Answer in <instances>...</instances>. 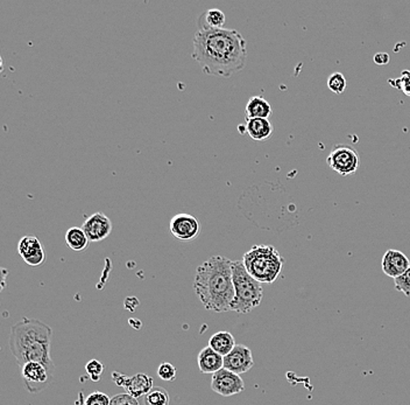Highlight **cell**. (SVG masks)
<instances>
[{"instance_id":"cell-1","label":"cell","mask_w":410,"mask_h":405,"mask_svg":"<svg viewBox=\"0 0 410 405\" xmlns=\"http://www.w3.org/2000/svg\"><path fill=\"white\" fill-rule=\"evenodd\" d=\"M193 43V59L209 76L231 78L245 68L247 43L235 29H198Z\"/></svg>"},{"instance_id":"cell-29","label":"cell","mask_w":410,"mask_h":405,"mask_svg":"<svg viewBox=\"0 0 410 405\" xmlns=\"http://www.w3.org/2000/svg\"><path fill=\"white\" fill-rule=\"evenodd\" d=\"M373 61L378 66H387L389 64V61H390V57L387 53H376L374 57H373Z\"/></svg>"},{"instance_id":"cell-17","label":"cell","mask_w":410,"mask_h":405,"mask_svg":"<svg viewBox=\"0 0 410 405\" xmlns=\"http://www.w3.org/2000/svg\"><path fill=\"white\" fill-rule=\"evenodd\" d=\"M245 110L247 120H253V118L268 120L272 113H273L270 102L261 97V96H253V97H251L247 104H246Z\"/></svg>"},{"instance_id":"cell-27","label":"cell","mask_w":410,"mask_h":405,"mask_svg":"<svg viewBox=\"0 0 410 405\" xmlns=\"http://www.w3.org/2000/svg\"><path fill=\"white\" fill-rule=\"evenodd\" d=\"M111 398L101 391H94L85 398V405H110Z\"/></svg>"},{"instance_id":"cell-16","label":"cell","mask_w":410,"mask_h":405,"mask_svg":"<svg viewBox=\"0 0 410 405\" xmlns=\"http://www.w3.org/2000/svg\"><path fill=\"white\" fill-rule=\"evenodd\" d=\"M273 130L274 127L270 120H265V118L247 120V123H246V134H249L253 141H266L272 136Z\"/></svg>"},{"instance_id":"cell-8","label":"cell","mask_w":410,"mask_h":405,"mask_svg":"<svg viewBox=\"0 0 410 405\" xmlns=\"http://www.w3.org/2000/svg\"><path fill=\"white\" fill-rule=\"evenodd\" d=\"M211 389L216 394L224 396V397H230V396L240 394L245 390V383H244L240 375L223 368L212 375Z\"/></svg>"},{"instance_id":"cell-7","label":"cell","mask_w":410,"mask_h":405,"mask_svg":"<svg viewBox=\"0 0 410 405\" xmlns=\"http://www.w3.org/2000/svg\"><path fill=\"white\" fill-rule=\"evenodd\" d=\"M55 371L41 362H27L22 367V376L26 390L39 394L45 390L54 378Z\"/></svg>"},{"instance_id":"cell-2","label":"cell","mask_w":410,"mask_h":405,"mask_svg":"<svg viewBox=\"0 0 410 405\" xmlns=\"http://www.w3.org/2000/svg\"><path fill=\"white\" fill-rule=\"evenodd\" d=\"M232 264L233 261L224 256H212L197 268L193 291L205 310L216 313L231 311L235 299Z\"/></svg>"},{"instance_id":"cell-22","label":"cell","mask_w":410,"mask_h":405,"mask_svg":"<svg viewBox=\"0 0 410 405\" xmlns=\"http://www.w3.org/2000/svg\"><path fill=\"white\" fill-rule=\"evenodd\" d=\"M328 88L336 94V95H342L347 88V80L345 78L342 73H333L330 75L328 78Z\"/></svg>"},{"instance_id":"cell-15","label":"cell","mask_w":410,"mask_h":405,"mask_svg":"<svg viewBox=\"0 0 410 405\" xmlns=\"http://www.w3.org/2000/svg\"><path fill=\"white\" fill-rule=\"evenodd\" d=\"M197 363H198L200 373L214 375L224 368V356L214 352V349L207 346L202 349L197 356Z\"/></svg>"},{"instance_id":"cell-25","label":"cell","mask_w":410,"mask_h":405,"mask_svg":"<svg viewBox=\"0 0 410 405\" xmlns=\"http://www.w3.org/2000/svg\"><path fill=\"white\" fill-rule=\"evenodd\" d=\"M158 376L166 382H174L177 377V369L170 362H162L158 368Z\"/></svg>"},{"instance_id":"cell-9","label":"cell","mask_w":410,"mask_h":405,"mask_svg":"<svg viewBox=\"0 0 410 405\" xmlns=\"http://www.w3.org/2000/svg\"><path fill=\"white\" fill-rule=\"evenodd\" d=\"M169 230L177 240L193 241L200 236V223L190 214H177L170 220Z\"/></svg>"},{"instance_id":"cell-23","label":"cell","mask_w":410,"mask_h":405,"mask_svg":"<svg viewBox=\"0 0 410 405\" xmlns=\"http://www.w3.org/2000/svg\"><path fill=\"white\" fill-rule=\"evenodd\" d=\"M389 85H392L393 88L401 90L404 95L410 97V71H401V76L397 78H389Z\"/></svg>"},{"instance_id":"cell-26","label":"cell","mask_w":410,"mask_h":405,"mask_svg":"<svg viewBox=\"0 0 410 405\" xmlns=\"http://www.w3.org/2000/svg\"><path fill=\"white\" fill-rule=\"evenodd\" d=\"M394 287L397 292L410 297V268L403 275L394 279Z\"/></svg>"},{"instance_id":"cell-28","label":"cell","mask_w":410,"mask_h":405,"mask_svg":"<svg viewBox=\"0 0 410 405\" xmlns=\"http://www.w3.org/2000/svg\"><path fill=\"white\" fill-rule=\"evenodd\" d=\"M110 405H140L137 398L132 397L129 394H118L111 398Z\"/></svg>"},{"instance_id":"cell-12","label":"cell","mask_w":410,"mask_h":405,"mask_svg":"<svg viewBox=\"0 0 410 405\" xmlns=\"http://www.w3.org/2000/svg\"><path fill=\"white\" fill-rule=\"evenodd\" d=\"M18 253L31 267H39L46 260L41 242L36 236H24L19 241Z\"/></svg>"},{"instance_id":"cell-10","label":"cell","mask_w":410,"mask_h":405,"mask_svg":"<svg viewBox=\"0 0 410 405\" xmlns=\"http://www.w3.org/2000/svg\"><path fill=\"white\" fill-rule=\"evenodd\" d=\"M112 222L104 213H95L85 219L82 226L90 242H102L112 232Z\"/></svg>"},{"instance_id":"cell-14","label":"cell","mask_w":410,"mask_h":405,"mask_svg":"<svg viewBox=\"0 0 410 405\" xmlns=\"http://www.w3.org/2000/svg\"><path fill=\"white\" fill-rule=\"evenodd\" d=\"M123 388L126 394L139 399L142 396L145 397L154 388V380L147 374L138 373L133 376H127Z\"/></svg>"},{"instance_id":"cell-18","label":"cell","mask_w":410,"mask_h":405,"mask_svg":"<svg viewBox=\"0 0 410 405\" xmlns=\"http://www.w3.org/2000/svg\"><path fill=\"white\" fill-rule=\"evenodd\" d=\"M235 338L230 332L221 331L214 333L209 340V347L214 349V352L226 356L233 350L235 347Z\"/></svg>"},{"instance_id":"cell-6","label":"cell","mask_w":410,"mask_h":405,"mask_svg":"<svg viewBox=\"0 0 410 405\" xmlns=\"http://www.w3.org/2000/svg\"><path fill=\"white\" fill-rule=\"evenodd\" d=\"M326 164L339 176H347L357 172L360 158L359 153L350 145L338 144L330 152Z\"/></svg>"},{"instance_id":"cell-4","label":"cell","mask_w":410,"mask_h":405,"mask_svg":"<svg viewBox=\"0 0 410 405\" xmlns=\"http://www.w3.org/2000/svg\"><path fill=\"white\" fill-rule=\"evenodd\" d=\"M249 275L259 283L273 284L284 270V258L273 246H254L242 257Z\"/></svg>"},{"instance_id":"cell-11","label":"cell","mask_w":410,"mask_h":405,"mask_svg":"<svg viewBox=\"0 0 410 405\" xmlns=\"http://www.w3.org/2000/svg\"><path fill=\"white\" fill-rule=\"evenodd\" d=\"M253 366L254 359L252 350L246 346L237 345L230 354L224 356V368L232 373L242 375L252 369Z\"/></svg>"},{"instance_id":"cell-5","label":"cell","mask_w":410,"mask_h":405,"mask_svg":"<svg viewBox=\"0 0 410 405\" xmlns=\"http://www.w3.org/2000/svg\"><path fill=\"white\" fill-rule=\"evenodd\" d=\"M235 299L231 311L239 314H247L259 306L263 298L261 283L249 275L242 261H233L232 264Z\"/></svg>"},{"instance_id":"cell-19","label":"cell","mask_w":410,"mask_h":405,"mask_svg":"<svg viewBox=\"0 0 410 405\" xmlns=\"http://www.w3.org/2000/svg\"><path fill=\"white\" fill-rule=\"evenodd\" d=\"M225 15L224 12L219 8H210L204 12L198 18L197 26L198 29H221L224 27Z\"/></svg>"},{"instance_id":"cell-24","label":"cell","mask_w":410,"mask_h":405,"mask_svg":"<svg viewBox=\"0 0 410 405\" xmlns=\"http://www.w3.org/2000/svg\"><path fill=\"white\" fill-rule=\"evenodd\" d=\"M85 370H87V374L90 377V380L94 381V382H99L102 378L104 370H105V366L98 360H90L87 363V366H85Z\"/></svg>"},{"instance_id":"cell-21","label":"cell","mask_w":410,"mask_h":405,"mask_svg":"<svg viewBox=\"0 0 410 405\" xmlns=\"http://www.w3.org/2000/svg\"><path fill=\"white\" fill-rule=\"evenodd\" d=\"M170 397L165 388L154 387L145 396V405H169Z\"/></svg>"},{"instance_id":"cell-3","label":"cell","mask_w":410,"mask_h":405,"mask_svg":"<svg viewBox=\"0 0 410 405\" xmlns=\"http://www.w3.org/2000/svg\"><path fill=\"white\" fill-rule=\"evenodd\" d=\"M53 329L38 319L22 318L10 329L8 347L22 368L27 362H41L55 371L50 349Z\"/></svg>"},{"instance_id":"cell-13","label":"cell","mask_w":410,"mask_h":405,"mask_svg":"<svg viewBox=\"0 0 410 405\" xmlns=\"http://www.w3.org/2000/svg\"><path fill=\"white\" fill-rule=\"evenodd\" d=\"M381 268L386 276L397 278L410 268L409 258L402 251L389 249L382 257Z\"/></svg>"},{"instance_id":"cell-20","label":"cell","mask_w":410,"mask_h":405,"mask_svg":"<svg viewBox=\"0 0 410 405\" xmlns=\"http://www.w3.org/2000/svg\"><path fill=\"white\" fill-rule=\"evenodd\" d=\"M66 243L75 253H82L87 250L90 241L85 233V230L78 227H73L66 233Z\"/></svg>"}]
</instances>
